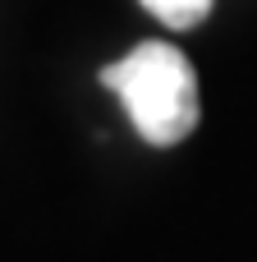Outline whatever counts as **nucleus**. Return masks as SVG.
Instances as JSON below:
<instances>
[{"instance_id": "obj_1", "label": "nucleus", "mask_w": 257, "mask_h": 262, "mask_svg": "<svg viewBox=\"0 0 257 262\" xmlns=\"http://www.w3.org/2000/svg\"><path fill=\"white\" fill-rule=\"evenodd\" d=\"M101 83L124 101L133 129L152 147H175L198 129V78L170 41H143L101 69Z\"/></svg>"}, {"instance_id": "obj_2", "label": "nucleus", "mask_w": 257, "mask_h": 262, "mask_svg": "<svg viewBox=\"0 0 257 262\" xmlns=\"http://www.w3.org/2000/svg\"><path fill=\"white\" fill-rule=\"evenodd\" d=\"M166 28H198L212 14V0H143Z\"/></svg>"}]
</instances>
